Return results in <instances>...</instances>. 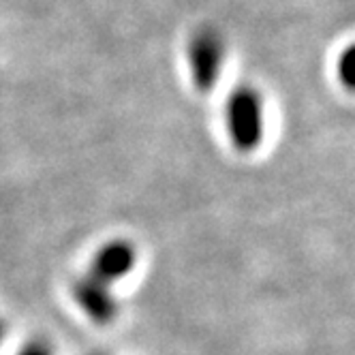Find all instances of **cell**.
<instances>
[{"mask_svg": "<svg viewBox=\"0 0 355 355\" xmlns=\"http://www.w3.org/2000/svg\"><path fill=\"white\" fill-rule=\"evenodd\" d=\"M227 131H230L234 148L244 152V155L259 148L263 139V101L255 88L240 86L230 94V101H227Z\"/></svg>", "mask_w": 355, "mask_h": 355, "instance_id": "obj_1", "label": "cell"}, {"mask_svg": "<svg viewBox=\"0 0 355 355\" xmlns=\"http://www.w3.org/2000/svg\"><path fill=\"white\" fill-rule=\"evenodd\" d=\"M225 62L223 37L212 28H201L189 43V64L191 78L199 92H210L220 80Z\"/></svg>", "mask_w": 355, "mask_h": 355, "instance_id": "obj_2", "label": "cell"}, {"mask_svg": "<svg viewBox=\"0 0 355 355\" xmlns=\"http://www.w3.org/2000/svg\"><path fill=\"white\" fill-rule=\"evenodd\" d=\"M73 297L78 306L96 323L107 325L118 317V302L110 291V285L96 281L94 276H84L73 285Z\"/></svg>", "mask_w": 355, "mask_h": 355, "instance_id": "obj_3", "label": "cell"}, {"mask_svg": "<svg viewBox=\"0 0 355 355\" xmlns=\"http://www.w3.org/2000/svg\"><path fill=\"white\" fill-rule=\"evenodd\" d=\"M135 261H137L135 246L124 240H114L96 250L90 266V276H94L96 281L105 285H112L120 281V278H124L126 274H131Z\"/></svg>", "mask_w": 355, "mask_h": 355, "instance_id": "obj_4", "label": "cell"}, {"mask_svg": "<svg viewBox=\"0 0 355 355\" xmlns=\"http://www.w3.org/2000/svg\"><path fill=\"white\" fill-rule=\"evenodd\" d=\"M338 78L345 88L355 86V47H347L345 54L338 60Z\"/></svg>", "mask_w": 355, "mask_h": 355, "instance_id": "obj_5", "label": "cell"}, {"mask_svg": "<svg viewBox=\"0 0 355 355\" xmlns=\"http://www.w3.org/2000/svg\"><path fill=\"white\" fill-rule=\"evenodd\" d=\"M19 355H52V351H49V347L45 343L33 340V343H28L26 347L19 351Z\"/></svg>", "mask_w": 355, "mask_h": 355, "instance_id": "obj_6", "label": "cell"}, {"mask_svg": "<svg viewBox=\"0 0 355 355\" xmlns=\"http://www.w3.org/2000/svg\"><path fill=\"white\" fill-rule=\"evenodd\" d=\"M3 338H5V323L0 321V343H3Z\"/></svg>", "mask_w": 355, "mask_h": 355, "instance_id": "obj_7", "label": "cell"}]
</instances>
